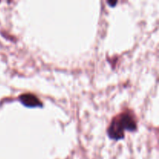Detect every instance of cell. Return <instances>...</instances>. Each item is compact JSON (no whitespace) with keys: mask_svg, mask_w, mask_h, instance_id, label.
<instances>
[{"mask_svg":"<svg viewBox=\"0 0 159 159\" xmlns=\"http://www.w3.org/2000/svg\"><path fill=\"white\" fill-rule=\"evenodd\" d=\"M137 128V121L131 111L120 113L112 120L108 128V134L112 139L119 140L124 137L126 130L134 131Z\"/></svg>","mask_w":159,"mask_h":159,"instance_id":"6da1fadb","label":"cell"},{"mask_svg":"<svg viewBox=\"0 0 159 159\" xmlns=\"http://www.w3.org/2000/svg\"><path fill=\"white\" fill-rule=\"evenodd\" d=\"M20 100L24 106L28 107H41L42 102L37 96L32 93H25L20 96Z\"/></svg>","mask_w":159,"mask_h":159,"instance_id":"7a4b0ae2","label":"cell"}]
</instances>
